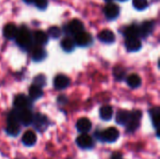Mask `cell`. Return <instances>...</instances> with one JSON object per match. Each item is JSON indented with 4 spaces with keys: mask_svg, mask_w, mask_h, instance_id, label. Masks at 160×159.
I'll list each match as a JSON object with an SVG mask.
<instances>
[{
    "mask_svg": "<svg viewBox=\"0 0 160 159\" xmlns=\"http://www.w3.org/2000/svg\"><path fill=\"white\" fill-rule=\"evenodd\" d=\"M131 118V112L126 110H120L116 113V123L118 125H127Z\"/></svg>",
    "mask_w": 160,
    "mask_h": 159,
    "instance_id": "15",
    "label": "cell"
},
{
    "mask_svg": "<svg viewBox=\"0 0 160 159\" xmlns=\"http://www.w3.org/2000/svg\"><path fill=\"white\" fill-rule=\"evenodd\" d=\"M99 115H100V118L104 121H110L112 118V115H113V110L111 106H103L100 111H99Z\"/></svg>",
    "mask_w": 160,
    "mask_h": 159,
    "instance_id": "21",
    "label": "cell"
},
{
    "mask_svg": "<svg viewBox=\"0 0 160 159\" xmlns=\"http://www.w3.org/2000/svg\"><path fill=\"white\" fill-rule=\"evenodd\" d=\"M76 143L82 149H91L94 146L93 139L86 133L80 135L76 140Z\"/></svg>",
    "mask_w": 160,
    "mask_h": 159,
    "instance_id": "7",
    "label": "cell"
},
{
    "mask_svg": "<svg viewBox=\"0 0 160 159\" xmlns=\"http://www.w3.org/2000/svg\"><path fill=\"white\" fill-rule=\"evenodd\" d=\"M98 39L103 42V43H113L115 41V35L112 31L109 30V29H104L102 31H100V33L98 35Z\"/></svg>",
    "mask_w": 160,
    "mask_h": 159,
    "instance_id": "11",
    "label": "cell"
},
{
    "mask_svg": "<svg viewBox=\"0 0 160 159\" xmlns=\"http://www.w3.org/2000/svg\"><path fill=\"white\" fill-rule=\"evenodd\" d=\"M66 30L68 34L76 36L84 31V25L82 21H80L78 19H74L68 22V24L66 26Z\"/></svg>",
    "mask_w": 160,
    "mask_h": 159,
    "instance_id": "4",
    "label": "cell"
},
{
    "mask_svg": "<svg viewBox=\"0 0 160 159\" xmlns=\"http://www.w3.org/2000/svg\"><path fill=\"white\" fill-rule=\"evenodd\" d=\"M74 42L80 47H87L93 43V37L89 33L83 31L75 36Z\"/></svg>",
    "mask_w": 160,
    "mask_h": 159,
    "instance_id": "5",
    "label": "cell"
},
{
    "mask_svg": "<svg viewBox=\"0 0 160 159\" xmlns=\"http://www.w3.org/2000/svg\"><path fill=\"white\" fill-rule=\"evenodd\" d=\"M111 159H124V158H123V156H122L120 153L115 152V153H113V154L112 155V157H111Z\"/></svg>",
    "mask_w": 160,
    "mask_h": 159,
    "instance_id": "35",
    "label": "cell"
},
{
    "mask_svg": "<svg viewBox=\"0 0 160 159\" xmlns=\"http://www.w3.org/2000/svg\"><path fill=\"white\" fill-rule=\"evenodd\" d=\"M124 34L126 36L127 38H132V37H140V31H139V26L136 24H132L128 26L125 31Z\"/></svg>",
    "mask_w": 160,
    "mask_h": 159,
    "instance_id": "20",
    "label": "cell"
},
{
    "mask_svg": "<svg viewBox=\"0 0 160 159\" xmlns=\"http://www.w3.org/2000/svg\"><path fill=\"white\" fill-rule=\"evenodd\" d=\"M6 132L10 136H17L20 133V127L17 124H8V127L6 128Z\"/></svg>",
    "mask_w": 160,
    "mask_h": 159,
    "instance_id": "28",
    "label": "cell"
},
{
    "mask_svg": "<svg viewBox=\"0 0 160 159\" xmlns=\"http://www.w3.org/2000/svg\"><path fill=\"white\" fill-rule=\"evenodd\" d=\"M23 1L27 4H33L34 3V0H23Z\"/></svg>",
    "mask_w": 160,
    "mask_h": 159,
    "instance_id": "36",
    "label": "cell"
},
{
    "mask_svg": "<svg viewBox=\"0 0 160 159\" xmlns=\"http://www.w3.org/2000/svg\"><path fill=\"white\" fill-rule=\"evenodd\" d=\"M18 28L14 23H8L4 27V36L8 39H14L17 36Z\"/></svg>",
    "mask_w": 160,
    "mask_h": 159,
    "instance_id": "17",
    "label": "cell"
},
{
    "mask_svg": "<svg viewBox=\"0 0 160 159\" xmlns=\"http://www.w3.org/2000/svg\"><path fill=\"white\" fill-rule=\"evenodd\" d=\"M104 14L108 20H115L120 14V7L114 3H108L104 7Z\"/></svg>",
    "mask_w": 160,
    "mask_h": 159,
    "instance_id": "6",
    "label": "cell"
},
{
    "mask_svg": "<svg viewBox=\"0 0 160 159\" xmlns=\"http://www.w3.org/2000/svg\"><path fill=\"white\" fill-rule=\"evenodd\" d=\"M127 82L128 86H130L131 88H138L142 83V79L137 74H131L128 77Z\"/></svg>",
    "mask_w": 160,
    "mask_h": 159,
    "instance_id": "23",
    "label": "cell"
},
{
    "mask_svg": "<svg viewBox=\"0 0 160 159\" xmlns=\"http://www.w3.org/2000/svg\"><path fill=\"white\" fill-rule=\"evenodd\" d=\"M33 113L29 109H24V110H20V114H19V121L22 123L23 126H29L33 124Z\"/></svg>",
    "mask_w": 160,
    "mask_h": 159,
    "instance_id": "8",
    "label": "cell"
},
{
    "mask_svg": "<svg viewBox=\"0 0 160 159\" xmlns=\"http://www.w3.org/2000/svg\"><path fill=\"white\" fill-rule=\"evenodd\" d=\"M57 101H58V103H60V104H65V103L68 102V97H67L65 95H61V96L58 97Z\"/></svg>",
    "mask_w": 160,
    "mask_h": 159,
    "instance_id": "34",
    "label": "cell"
},
{
    "mask_svg": "<svg viewBox=\"0 0 160 159\" xmlns=\"http://www.w3.org/2000/svg\"><path fill=\"white\" fill-rule=\"evenodd\" d=\"M33 85L38 86L39 88H42L43 86L46 85V77L43 74H39L38 76L35 77L34 81H33Z\"/></svg>",
    "mask_w": 160,
    "mask_h": 159,
    "instance_id": "29",
    "label": "cell"
},
{
    "mask_svg": "<svg viewBox=\"0 0 160 159\" xmlns=\"http://www.w3.org/2000/svg\"><path fill=\"white\" fill-rule=\"evenodd\" d=\"M142 112L141 111H134L131 112V118L129 122L127 124V131L128 132H134L140 126V120L142 118Z\"/></svg>",
    "mask_w": 160,
    "mask_h": 159,
    "instance_id": "3",
    "label": "cell"
},
{
    "mask_svg": "<svg viewBox=\"0 0 160 159\" xmlns=\"http://www.w3.org/2000/svg\"><path fill=\"white\" fill-rule=\"evenodd\" d=\"M43 96V91L41 90V88L32 85L29 88V97L32 100H37L38 98H40Z\"/></svg>",
    "mask_w": 160,
    "mask_h": 159,
    "instance_id": "26",
    "label": "cell"
},
{
    "mask_svg": "<svg viewBox=\"0 0 160 159\" xmlns=\"http://www.w3.org/2000/svg\"><path fill=\"white\" fill-rule=\"evenodd\" d=\"M154 30V22L152 21H145L139 26L140 37L145 38L147 37Z\"/></svg>",
    "mask_w": 160,
    "mask_h": 159,
    "instance_id": "10",
    "label": "cell"
},
{
    "mask_svg": "<svg viewBox=\"0 0 160 159\" xmlns=\"http://www.w3.org/2000/svg\"><path fill=\"white\" fill-rule=\"evenodd\" d=\"M34 40L39 45H46L49 40V36L44 31L38 30L34 33Z\"/></svg>",
    "mask_w": 160,
    "mask_h": 159,
    "instance_id": "19",
    "label": "cell"
},
{
    "mask_svg": "<svg viewBox=\"0 0 160 159\" xmlns=\"http://www.w3.org/2000/svg\"><path fill=\"white\" fill-rule=\"evenodd\" d=\"M34 4L39 9H45L48 7V0H34Z\"/></svg>",
    "mask_w": 160,
    "mask_h": 159,
    "instance_id": "33",
    "label": "cell"
},
{
    "mask_svg": "<svg viewBox=\"0 0 160 159\" xmlns=\"http://www.w3.org/2000/svg\"><path fill=\"white\" fill-rule=\"evenodd\" d=\"M75 45L76 44H75L74 40L72 38H70V37H66L61 41V47L67 52H72L74 50V48H75Z\"/></svg>",
    "mask_w": 160,
    "mask_h": 159,
    "instance_id": "24",
    "label": "cell"
},
{
    "mask_svg": "<svg viewBox=\"0 0 160 159\" xmlns=\"http://www.w3.org/2000/svg\"><path fill=\"white\" fill-rule=\"evenodd\" d=\"M119 135H120V133H119L118 129H116L114 127H109V128L105 129L104 131L96 132V136L98 140H100L102 142H110V143L117 141L119 138Z\"/></svg>",
    "mask_w": 160,
    "mask_h": 159,
    "instance_id": "2",
    "label": "cell"
},
{
    "mask_svg": "<svg viewBox=\"0 0 160 159\" xmlns=\"http://www.w3.org/2000/svg\"><path fill=\"white\" fill-rule=\"evenodd\" d=\"M133 6L138 10H143L148 7V0H133Z\"/></svg>",
    "mask_w": 160,
    "mask_h": 159,
    "instance_id": "32",
    "label": "cell"
},
{
    "mask_svg": "<svg viewBox=\"0 0 160 159\" xmlns=\"http://www.w3.org/2000/svg\"><path fill=\"white\" fill-rule=\"evenodd\" d=\"M33 123H34V127L37 130L43 131L48 125V120H47L46 116H44L40 113H38L35 116V118L33 119Z\"/></svg>",
    "mask_w": 160,
    "mask_h": 159,
    "instance_id": "13",
    "label": "cell"
},
{
    "mask_svg": "<svg viewBox=\"0 0 160 159\" xmlns=\"http://www.w3.org/2000/svg\"><path fill=\"white\" fill-rule=\"evenodd\" d=\"M113 75H114V78L117 81H122V80H124V78L126 76V71L122 67L117 66L113 69Z\"/></svg>",
    "mask_w": 160,
    "mask_h": 159,
    "instance_id": "30",
    "label": "cell"
},
{
    "mask_svg": "<svg viewBox=\"0 0 160 159\" xmlns=\"http://www.w3.org/2000/svg\"><path fill=\"white\" fill-rule=\"evenodd\" d=\"M17 44L23 50H29L33 45V36L27 27H22L18 29V33L16 36Z\"/></svg>",
    "mask_w": 160,
    "mask_h": 159,
    "instance_id": "1",
    "label": "cell"
},
{
    "mask_svg": "<svg viewBox=\"0 0 160 159\" xmlns=\"http://www.w3.org/2000/svg\"><path fill=\"white\" fill-rule=\"evenodd\" d=\"M69 83H70L69 79L66 75H63V74L57 75L53 80V85L58 90L66 89L69 85Z\"/></svg>",
    "mask_w": 160,
    "mask_h": 159,
    "instance_id": "9",
    "label": "cell"
},
{
    "mask_svg": "<svg viewBox=\"0 0 160 159\" xmlns=\"http://www.w3.org/2000/svg\"><path fill=\"white\" fill-rule=\"evenodd\" d=\"M22 142L26 146H33L37 142V136L33 131L28 130L22 135Z\"/></svg>",
    "mask_w": 160,
    "mask_h": 159,
    "instance_id": "18",
    "label": "cell"
},
{
    "mask_svg": "<svg viewBox=\"0 0 160 159\" xmlns=\"http://www.w3.org/2000/svg\"><path fill=\"white\" fill-rule=\"evenodd\" d=\"M150 115L152 117V121H153V125L155 127V128L157 129V131L158 130V122H159L160 118V109L159 107H155L153 109L150 110Z\"/></svg>",
    "mask_w": 160,
    "mask_h": 159,
    "instance_id": "25",
    "label": "cell"
},
{
    "mask_svg": "<svg viewBox=\"0 0 160 159\" xmlns=\"http://www.w3.org/2000/svg\"><path fill=\"white\" fill-rule=\"evenodd\" d=\"M30 104H31V102H30L29 98L26 97L24 95H22V94L21 95H18L14 98V106L18 110L28 109V107L30 106Z\"/></svg>",
    "mask_w": 160,
    "mask_h": 159,
    "instance_id": "12",
    "label": "cell"
},
{
    "mask_svg": "<svg viewBox=\"0 0 160 159\" xmlns=\"http://www.w3.org/2000/svg\"><path fill=\"white\" fill-rule=\"evenodd\" d=\"M106 1H108V2H109V1H112V0H106Z\"/></svg>",
    "mask_w": 160,
    "mask_h": 159,
    "instance_id": "37",
    "label": "cell"
},
{
    "mask_svg": "<svg viewBox=\"0 0 160 159\" xmlns=\"http://www.w3.org/2000/svg\"><path fill=\"white\" fill-rule=\"evenodd\" d=\"M120 1H126V0H120Z\"/></svg>",
    "mask_w": 160,
    "mask_h": 159,
    "instance_id": "38",
    "label": "cell"
},
{
    "mask_svg": "<svg viewBox=\"0 0 160 159\" xmlns=\"http://www.w3.org/2000/svg\"><path fill=\"white\" fill-rule=\"evenodd\" d=\"M125 45L128 52H138L142 48V42L138 37L127 38Z\"/></svg>",
    "mask_w": 160,
    "mask_h": 159,
    "instance_id": "14",
    "label": "cell"
},
{
    "mask_svg": "<svg viewBox=\"0 0 160 159\" xmlns=\"http://www.w3.org/2000/svg\"><path fill=\"white\" fill-rule=\"evenodd\" d=\"M47 57V52L46 51L43 49V48H36L34 51H33V53H32V59L35 61V62H40L42 60H44L45 58Z\"/></svg>",
    "mask_w": 160,
    "mask_h": 159,
    "instance_id": "22",
    "label": "cell"
},
{
    "mask_svg": "<svg viewBox=\"0 0 160 159\" xmlns=\"http://www.w3.org/2000/svg\"><path fill=\"white\" fill-rule=\"evenodd\" d=\"M91 127H92V124L88 118H81L77 121L76 128L78 131H80L83 134L87 133L91 129Z\"/></svg>",
    "mask_w": 160,
    "mask_h": 159,
    "instance_id": "16",
    "label": "cell"
},
{
    "mask_svg": "<svg viewBox=\"0 0 160 159\" xmlns=\"http://www.w3.org/2000/svg\"><path fill=\"white\" fill-rule=\"evenodd\" d=\"M19 114H20V110L15 109V110L11 111L8 116V124H17L18 125L20 123Z\"/></svg>",
    "mask_w": 160,
    "mask_h": 159,
    "instance_id": "27",
    "label": "cell"
},
{
    "mask_svg": "<svg viewBox=\"0 0 160 159\" xmlns=\"http://www.w3.org/2000/svg\"><path fill=\"white\" fill-rule=\"evenodd\" d=\"M61 34H62V31H61V29L58 26H52L48 30V36H50L52 38L60 37Z\"/></svg>",
    "mask_w": 160,
    "mask_h": 159,
    "instance_id": "31",
    "label": "cell"
}]
</instances>
